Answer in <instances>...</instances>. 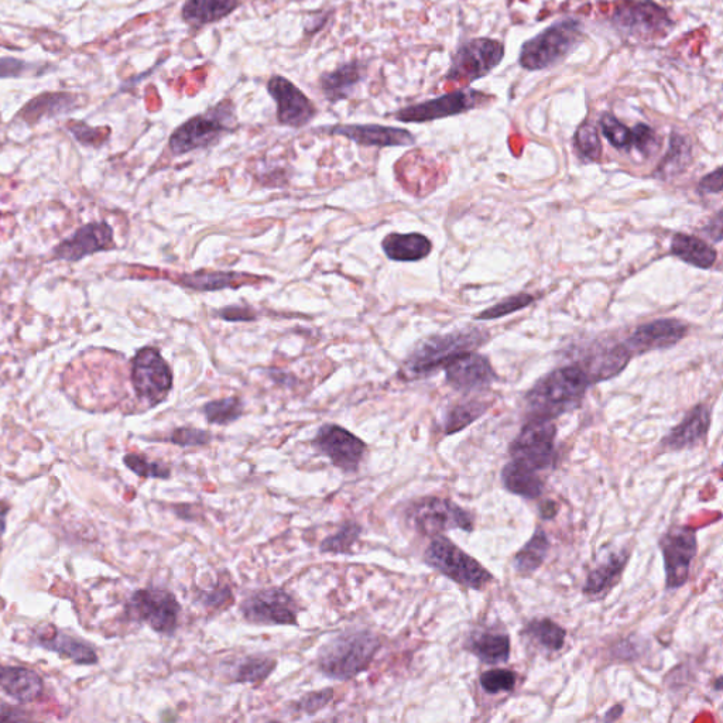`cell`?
I'll list each match as a JSON object with an SVG mask.
<instances>
[{"mask_svg": "<svg viewBox=\"0 0 723 723\" xmlns=\"http://www.w3.org/2000/svg\"><path fill=\"white\" fill-rule=\"evenodd\" d=\"M410 520L414 529L424 536H440L444 531L474 530V517L457 503L444 498H427L411 507Z\"/></svg>", "mask_w": 723, "mask_h": 723, "instance_id": "12", "label": "cell"}, {"mask_svg": "<svg viewBox=\"0 0 723 723\" xmlns=\"http://www.w3.org/2000/svg\"><path fill=\"white\" fill-rule=\"evenodd\" d=\"M245 619L256 625H296L298 606L283 589H266L242 603Z\"/></svg>", "mask_w": 723, "mask_h": 723, "instance_id": "17", "label": "cell"}, {"mask_svg": "<svg viewBox=\"0 0 723 723\" xmlns=\"http://www.w3.org/2000/svg\"><path fill=\"white\" fill-rule=\"evenodd\" d=\"M489 99V95L476 89H461L420 104L404 106L394 112L392 118L403 123L433 122L481 108Z\"/></svg>", "mask_w": 723, "mask_h": 723, "instance_id": "10", "label": "cell"}, {"mask_svg": "<svg viewBox=\"0 0 723 723\" xmlns=\"http://www.w3.org/2000/svg\"><path fill=\"white\" fill-rule=\"evenodd\" d=\"M26 70V63L16 58H0V78H17Z\"/></svg>", "mask_w": 723, "mask_h": 723, "instance_id": "51", "label": "cell"}, {"mask_svg": "<svg viewBox=\"0 0 723 723\" xmlns=\"http://www.w3.org/2000/svg\"><path fill=\"white\" fill-rule=\"evenodd\" d=\"M630 358L632 354L626 345L603 346L589 356L585 366L581 368L585 370L591 383L602 382L618 376Z\"/></svg>", "mask_w": 723, "mask_h": 723, "instance_id": "25", "label": "cell"}, {"mask_svg": "<svg viewBox=\"0 0 723 723\" xmlns=\"http://www.w3.org/2000/svg\"><path fill=\"white\" fill-rule=\"evenodd\" d=\"M711 427V411L704 404H698L671 433L661 441V447L666 451H683L694 447L707 437Z\"/></svg>", "mask_w": 723, "mask_h": 723, "instance_id": "23", "label": "cell"}, {"mask_svg": "<svg viewBox=\"0 0 723 723\" xmlns=\"http://www.w3.org/2000/svg\"><path fill=\"white\" fill-rule=\"evenodd\" d=\"M488 338V332L479 328L428 338L421 342L403 363V378L406 380L428 378L441 368H445L457 356L475 351L483 342L488 341Z\"/></svg>", "mask_w": 723, "mask_h": 723, "instance_id": "3", "label": "cell"}, {"mask_svg": "<svg viewBox=\"0 0 723 723\" xmlns=\"http://www.w3.org/2000/svg\"><path fill=\"white\" fill-rule=\"evenodd\" d=\"M523 636L527 637L531 643L537 647L547 651V653H557L563 649L567 632L565 629L553 622L551 619H533L524 627Z\"/></svg>", "mask_w": 723, "mask_h": 723, "instance_id": "33", "label": "cell"}, {"mask_svg": "<svg viewBox=\"0 0 723 723\" xmlns=\"http://www.w3.org/2000/svg\"><path fill=\"white\" fill-rule=\"evenodd\" d=\"M602 135L613 147L619 150L632 149L633 130L619 121L612 113H603L599 121Z\"/></svg>", "mask_w": 723, "mask_h": 723, "instance_id": "41", "label": "cell"}, {"mask_svg": "<svg viewBox=\"0 0 723 723\" xmlns=\"http://www.w3.org/2000/svg\"><path fill=\"white\" fill-rule=\"evenodd\" d=\"M629 554L627 551H611L599 561L594 570L589 572L582 592L587 596H596L608 591L615 585L625 570Z\"/></svg>", "mask_w": 723, "mask_h": 723, "instance_id": "28", "label": "cell"}, {"mask_svg": "<svg viewBox=\"0 0 723 723\" xmlns=\"http://www.w3.org/2000/svg\"><path fill=\"white\" fill-rule=\"evenodd\" d=\"M238 128L235 102L228 98L222 99L209 106L207 111L197 113L171 133L170 152L180 157L197 150L209 149Z\"/></svg>", "mask_w": 723, "mask_h": 723, "instance_id": "2", "label": "cell"}, {"mask_svg": "<svg viewBox=\"0 0 723 723\" xmlns=\"http://www.w3.org/2000/svg\"><path fill=\"white\" fill-rule=\"evenodd\" d=\"M5 529H6L5 519H3L2 516H0V536H2L3 531H5Z\"/></svg>", "mask_w": 723, "mask_h": 723, "instance_id": "56", "label": "cell"}, {"mask_svg": "<svg viewBox=\"0 0 723 723\" xmlns=\"http://www.w3.org/2000/svg\"><path fill=\"white\" fill-rule=\"evenodd\" d=\"M531 303H534V297L531 296V294H516V296L505 298L502 303L496 304V306L488 308V310L482 311L481 314L476 315V320H498V318L506 317V315L510 314H515L517 313V311L529 307Z\"/></svg>", "mask_w": 723, "mask_h": 723, "instance_id": "43", "label": "cell"}, {"mask_svg": "<svg viewBox=\"0 0 723 723\" xmlns=\"http://www.w3.org/2000/svg\"><path fill=\"white\" fill-rule=\"evenodd\" d=\"M330 16V12L311 13V15H308L307 19L304 20V32L311 34L320 32L322 27L327 25Z\"/></svg>", "mask_w": 723, "mask_h": 723, "instance_id": "52", "label": "cell"}, {"mask_svg": "<svg viewBox=\"0 0 723 723\" xmlns=\"http://www.w3.org/2000/svg\"><path fill=\"white\" fill-rule=\"evenodd\" d=\"M132 385L139 400L157 406L173 389V373L169 363L154 348H143L132 361Z\"/></svg>", "mask_w": 723, "mask_h": 723, "instance_id": "11", "label": "cell"}, {"mask_svg": "<svg viewBox=\"0 0 723 723\" xmlns=\"http://www.w3.org/2000/svg\"><path fill=\"white\" fill-rule=\"evenodd\" d=\"M125 464L130 471L136 475L145 476V478H169L170 469L167 466L157 464V462L147 461L145 457L140 455H126Z\"/></svg>", "mask_w": 723, "mask_h": 723, "instance_id": "46", "label": "cell"}, {"mask_svg": "<svg viewBox=\"0 0 723 723\" xmlns=\"http://www.w3.org/2000/svg\"><path fill=\"white\" fill-rule=\"evenodd\" d=\"M318 132L330 136H342L359 146L366 147H404L416 143V137L407 129L393 126L376 125H335L318 129Z\"/></svg>", "mask_w": 723, "mask_h": 723, "instance_id": "20", "label": "cell"}, {"mask_svg": "<svg viewBox=\"0 0 723 723\" xmlns=\"http://www.w3.org/2000/svg\"><path fill=\"white\" fill-rule=\"evenodd\" d=\"M246 274L235 272H200L181 277V286L198 291L238 289L245 283Z\"/></svg>", "mask_w": 723, "mask_h": 723, "instance_id": "36", "label": "cell"}, {"mask_svg": "<svg viewBox=\"0 0 723 723\" xmlns=\"http://www.w3.org/2000/svg\"><path fill=\"white\" fill-rule=\"evenodd\" d=\"M557 427L550 418L531 417L510 445L512 461L541 472L554 465Z\"/></svg>", "mask_w": 723, "mask_h": 723, "instance_id": "9", "label": "cell"}, {"mask_svg": "<svg viewBox=\"0 0 723 723\" xmlns=\"http://www.w3.org/2000/svg\"><path fill=\"white\" fill-rule=\"evenodd\" d=\"M584 41V26L574 17H565L523 44L519 64L527 71H541L563 63Z\"/></svg>", "mask_w": 723, "mask_h": 723, "instance_id": "5", "label": "cell"}, {"mask_svg": "<svg viewBox=\"0 0 723 723\" xmlns=\"http://www.w3.org/2000/svg\"><path fill=\"white\" fill-rule=\"evenodd\" d=\"M466 650L471 651L482 663L489 666H498L510 659V637L505 633L476 632L469 637L465 644Z\"/></svg>", "mask_w": 723, "mask_h": 723, "instance_id": "30", "label": "cell"}, {"mask_svg": "<svg viewBox=\"0 0 723 723\" xmlns=\"http://www.w3.org/2000/svg\"><path fill=\"white\" fill-rule=\"evenodd\" d=\"M722 169L718 167L712 173L707 174L699 181V193L701 194H721L722 193Z\"/></svg>", "mask_w": 723, "mask_h": 723, "instance_id": "50", "label": "cell"}, {"mask_svg": "<svg viewBox=\"0 0 723 723\" xmlns=\"http://www.w3.org/2000/svg\"><path fill=\"white\" fill-rule=\"evenodd\" d=\"M382 248L394 262H418L430 255L433 243L421 233H390L383 239Z\"/></svg>", "mask_w": 723, "mask_h": 723, "instance_id": "27", "label": "cell"}, {"mask_svg": "<svg viewBox=\"0 0 723 723\" xmlns=\"http://www.w3.org/2000/svg\"><path fill=\"white\" fill-rule=\"evenodd\" d=\"M551 543L548 540L546 531L537 529L534 536L515 555L513 567L517 574L522 577H529L534 574L546 561Z\"/></svg>", "mask_w": 723, "mask_h": 723, "instance_id": "32", "label": "cell"}, {"mask_svg": "<svg viewBox=\"0 0 723 723\" xmlns=\"http://www.w3.org/2000/svg\"><path fill=\"white\" fill-rule=\"evenodd\" d=\"M211 441V434L200 428L183 427L177 428L171 434L170 442L180 447H201Z\"/></svg>", "mask_w": 723, "mask_h": 723, "instance_id": "47", "label": "cell"}, {"mask_svg": "<svg viewBox=\"0 0 723 723\" xmlns=\"http://www.w3.org/2000/svg\"><path fill=\"white\" fill-rule=\"evenodd\" d=\"M445 378L448 385L458 392H474L485 389L496 380L495 370L485 356L474 351L457 356L445 366Z\"/></svg>", "mask_w": 723, "mask_h": 723, "instance_id": "22", "label": "cell"}, {"mask_svg": "<svg viewBox=\"0 0 723 723\" xmlns=\"http://www.w3.org/2000/svg\"><path fill=\"white\" fill-rule=\"evenodd\" d=\"M313 445L345 472L358 471L366 452V444L361 438L335 424L322 426L315 435Z\"/></svg>", "mask_w": 723, "mask_h": 723, "instance_id": "16", "label": "cell"}, {"mask_svg": "<svg viewBox=\"0 0 723 723\" xmlns=\"http://www.w3.org/2000/svg\"><path fill=\"white\" fill-rule=\"evenodd\" d=\"M541 509H543L541 510V515L546 517V519H553V517L557 515V507H555L553 502L544 503Z\"/></svg>", "mask_w": 723, "mask_h": 723, "instance_id": "55", "label": "cell"}, {"mask_svg": "<svg viewBox=\"0 0 723 723\" xmlns=\"http://www.w3.org/2000/svg\"><path fill=\"white\" fill-rule=\"evenodd\" d=\"M611 22L618 32L639 39L666 36L674 27L667 10L651 0H619Z\"/></svg>", "mask_w": 723, "mask_h": 723, "instance_id": "7", "label": "cell"}, {"mask_svg": "<svg viewBox=\"0 0 723 723\" xmlns=\"http://www.w3.org/2000/svg\"><path fill=\"white\" fill-rule=\"evenodd\" d=\"M40 643L47 650L56 651L77 664H95L98 661L97 653L91 646L64 633L56 632L47 639H41Z\"/></svg>", "mask_w": 723, "mask_h": 723, "instance_id": "35", "label": "cell"}, {"mask_svg": "<svg viewBox=\"0 0 723 723\" xmlns=\"http://www.w3.org/2000/svg\"><path fill=\"white\" fill-rule=\"evenodd\" d=\"M202 413L208 423L228 426L242 417L243 403L239 397H226V399L214 400V402L205 404L202 407Z\"/></svg>", "mask_w": 723, "mask_h": 723, "instance_id": "38", "label": "cell"}, {"mask_svg": "<svg viewBox=\"0 0 723 723\" xmlns=\"http://www.w3.org/2000/svg\"><path fill=\"white\" fill-rule=\"evenodd\" d=\"M266 88L276 105V118L280 125L303 129L317 118V105L284 75H272L267 80Z\"/></svg>", "mask_w": 723, "mask_h": 723, "instance_id": "13", "label": "cell"}, {"mask_svg": "<svg viewBox=\"0 0 723 723\" xmlns=\"http://www.w3.org/2000/svg\"><path fill=\"white\" fill-rule=\"evenodd\" d=\"M623 715V707L622 705H615L612 709H609L608 712H606L605 718H603V721H618L620 716Z\"/></svg>", "mask_w": 723, "mask_h": 723, "instance_id": "54", "label": "cell"}, {"mask_svg": "<svg viewBox=\"0 0 723 723\" xmlns=\"http://www.w3.org/2000/svg\"><path fill=\"white\" fill-rule=\"evenodd\" d=\"M332 691H320L308 694L298 702V711L307 712V714H315L318 709L324 708L331 701Z\"/></svg>", "mask_w": 723, "mask_h": 723, "instance_id": "48", "label": "cell"}, {"mask_svg": "<svg viewBox=\"0 0 723 723\" xmlns=\"http://www.w3.org/2000/svg\"><path fill=\"white\" fill-rule=\"evenodd\" d=\"M180 611L176 596L166 589H140L129 601L130 615L163 635L170 636L176 632Z\"/></svg>", "mask_w": 723, "mask_h": 723, "instance_id": "14", "label": "cell"}, {"mask_svg": "<svg viewBox=\"0 0 723 723\" xmlns=\"http://www.w3.org/2000/svg\"><path fill=\"white\" fill-rule=\"evenodd\" d=\"M488 409L489 404L481 402V400H471V402L458 404L445 418V434H455L464 430L469 424L474 423L475 420L483 416Z\"/></svg>", "mask_w": 723, "mask_h": 723, "instance_id": "37", "label": "cell"}, {"mask_svg": "<svg viewBox=\"0 0 723 723\" xmlns=\"http://www.w3.org/2000/svg\"><path fill=\"white\" fill-rule=\"evenodd\" d=\"M591 385L587 373L579 365L548 373L527 393L526 402L531 416L553 420L577 409Z\"/></svg>", "mask_w": 723, "mask_h": 723, "instance_id": "1", "label": "cell"}, {"mask_svg": "<svg viewBox=\"0 0 723 723\" xmlns=\"http://www.w3.org/2000/svg\"><path fill=\"white\" fill-rule=\"evenodd\" d=\"M219 317L225 321H255L258 318L252 308L245 306H229L222 308L218 313Z\"/></svg>", "mask_w": 723, "mask_h": 723, "instance_id": "49", "label": "cell"}, {"mask_svg": "<svg viewBox=\"0 0 723 723\" xmlns=\"http://www.w3.org/2000/svg\"><path fill=\"white\" fill-rule=\"evenodd\" d=\"M242 6V0H185L181 6V20L193 30L217 25L233 15Z\"/></svg>", "mask_w": 723, "mask_h": 723, "instance_id": "24", "label": "cell"}, {"mask_svg": "<svg viewBox=\"0 0 723 723\" xmlns=\"http://www.w3.org/2000/svg\"><path fill=\"white\" fill-rule=\"evenodd\" d=\"M575 149L584 159L598 161L602 156V143L595 125L585 122L579 126L574 136Z\"/></svg>", "mask_w": 723, "mask_h": 723, "instance_id": "42", "label": "cell"}, {"mask_svg": "<svg viewBox=\"0 0 723 723\" xmlns=\"http://www.w3.org/2000/svg\"><path fill=\"white\" fill-rule=\"evenodd\" d=\"M503 486L506 491L524 499H537L543 495L544 481L540 472L516 461L507 462L502 469Z\"/></svg>", "mask_w": 723, "mask_h": 723, "instance_id": "29", "label": "cell"}, {"mask_svg": "<svg viewBox=\"0 0 723 723\" xmlns=\"http://www.w3.org/2000/svg\"><path fill=\"white\" fill-rule=\"evenodd\" d=\"M362 527L356 522H346L339 527L337 533L327 537L321 544L322 553L345 554L351 551L359 536Z\"/></svg>", "mask_w": 723, "mask_h": 723, "instance_id": "39", "label": "cell"}, {"mask_svg": "<svg viewBox=\"0 0 723 723\" xmlns=\"http://www.w3.org/2000/svg\"><path fill=\"white\" fill-rule=\"evenodd\" d=\"M379 649V637L368 630L342 633L322 647L318 667L335 680H352L370 666Z\"/></svg>", "mask_w": 723, "mask_h": 723, "instance_id": "4", "label": "cell"}, {"mask_svg": "<svg viewBox=\"0 0 723 723\" xmlns=\"http://www.w3.org/2000/svg\"><path fill=\"white\" fill-rule=\"evenodd\" d=\"M113 229L106 222H92L81 226L54 249L53 259L63 262H80L87 256L115 249Z\"/></svg>", "mask_w": 723, "mask_h": 723, "instance_id": "19", "label": "cell"}, {"mask_svg": "<svg viewBox=\"0 0 723 723\" xmlns=\"http://www.w3.org/2000/svg\"><path fill=\"white\" fill-rule=\"evenodd\" d=\"M369 63L361 58L344 61L318 77V92L328 104L348 101L368 78Z\"/></svg>", "mask_w": 723, "mask_h": 723, "instance_id": "18", "label": "cell"}, {"mask_svg": "<svg viewBox=\"0 0 723 723\" xmlns=\"http://www.w3.org/2000/svg\"><path fill=\"white\" fill-rule=\"evenodd\" d=\"M632 130L633 149H636L644 157H651L654 153L659 152L661 142L656 130L650 128L646 123H639Z\"/></svg>", "mask_w": 723, "mask_h": 723, "instance_id": "45", "label": "cell"}, {"mask_svg": "<svg viewBox=\"0 0 723 723\" xmlns=\"http://www.w3.org/2000/svg\"><path fill=\"white\" fill-rule=\"evenodd\" d=\"M483 690L488 694H500V692H510L515 690L517 683V675L510 670L503 668H495V670L485 671L479 678Z\"/></svg>", "mask_w": 723, "mask_h": 723, "instance_id": "44", "label": "cell"}, {"mask_svg": "<svg viewBox=\"0 0 723 723\" xmlns=\"http://www.w3.org/2000/svg\"><path fill=\"white\" fill-rule=\"evenodd\" d=\"M276 667V661L265 657H249L236 668L235 683L253 684L265 681Z\"/></svg>", "mask_w": 723, "mask_h": 723, "instance_id": "40", "label": "cell"}, {"mask_svg": "<svg viewBox=\"0 0 723 723\" xmlns=\"http://www.w3.org/2000/svg\"><path fill=\"white\" fill-rule=\"evenodd\" d=\"M705 231H707L708 235L711 236L712 241H722V211H719L718 214H716L715 219H712V222H709Z\"/></svg>", "mask_w": 723, "mask_h": 723, "instance_id": "53", "label": "cell"}, {"mask_svg": "<svg viewBox=\"0 0 723 723\" xmlns=\"http://www.w3.org/2000/svg\"><path fill=\"white\" fill-rule=\"evenodd\" d=\"M668 589L684 587L698 553L697 533L690 527H673L660 539Z\"/></svg>", "mask_w": 723, "mask_h": 723, "instance_id": "15", "label": "cell"}, {"mask_svg": "<svg viewBox=\"0 0 723 723\" xmlns=\"http://www.w3.org/2000/svg\"><path fill=\"white\" fill-rule=\"evenodd\" d=\"M687 334V324H684L683 321L673 320V318H666V320H656L640 325L627 338L625 345L632 356L642 355L651 351L671 348L683 341Z\"/></svg>", "mask_w": 723, "mask_h": 723, "instance_id": "21", "label": "cell"}, {"mask_svg": "<svg viewBox=\"0 0 723 723\" xmlns=\"http://www.w3.org/2000/svg\"><path fill=\"white\" fill-rule=\"evenodd\" d=\"M44 684L39 674L25 667L0 666V690L20 702L40 697Z\"/></svg>", "mask_w": 723, "mask_h": 723, "instance_id": "26", "label": "cell"}, {"mask_svg": "<svg viewBox=\"0 0 723 723\" xmlns=\"http://www.w3.org/2000/svg\"><path fill=\"white\" fill-rule=\"evenodd\" d=\"M505 58L503 43L489 37L465 41L452 57L445 80L469 85L481 80L499 67Z\"/></svg>", "mask_w": 723, "mask_h": 723, "instance_id": "8", "label": "cell"}, {"mask_svg": "<svg viewBox=\"0 0 723 723\" xmlns=\"http://www.w3.org/2000/svg\"><path fill=\"white\" fill-rule=\"evenodd\" d=\"M671 253L675 258L699 269H711L716 262V250L694 235L677 233L671 241Z\"/></svg>", "mask_w": 723, "mask_h": 723, "instance_id": "31", "label": "cell"}, {"mask_svg": "<svg viewBox=\"0 0 723 723\" xmlns=\"http://www.w3.org/2000/svg\"><path fill=\"white\" fill-rule=\"evenodd\" d=\"M691 160L692 146L690 140L683 135L674 133L670 139L668 153L661 161L659 169L654 173V177L668 180V178L678 176L690 166Z\"/></svg>", "mask_w": 723, "mask_h": 723, "instance_id": "34", "label": "cell"}, {"mask_svg": "<svg viewBox=\"0 0 723 723\" xmlns=\"http://www.w3.org/2000/svg\"><path fill=\"white\" fill-rule=\"evenodd\" d=\"M424 561L444 577L452 579L465 588L483 589L493 581L491 572L485 570L471 555L455 546L444 536H435L427 547Z\"/></svg>", "mask_w": 723, "mask_h": 723, "instance_id": "6", "label": "cell"}]
</instances>
